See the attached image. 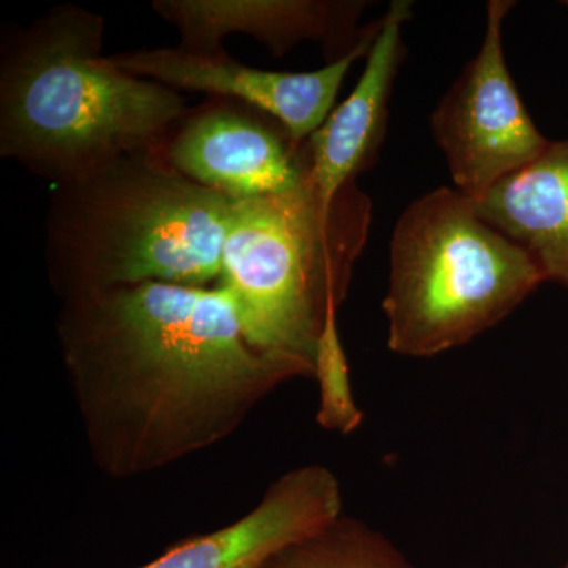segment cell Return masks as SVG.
<instances>
[{
  "instance_id": "1",
  "label": "cell",
  "mask_w": 568,
  "mask_h": 568,
  "mask_svg": "<svg viewBox=\"0 0 568 568\" xmlns=\"http://www.w3.org/2000/svg\"><path fill=\"white\" fill-rule=\"evenodd\" d=\"M62 301L63 364L93 462L111 478L216 446L301 377L250 345L220 286L149 282Z\"/></svg>"
},
{
  "instance_id": "2",
  "label": "cell",
  "mask_w": 568,
  "mask_h": 568,
  "mask_svg": "<svg viewBox=\"0 0 568 568\" xmlns=\"http://www.w3.org/2000/svg\"><path fill=\"white\" fill-rule=\"evenodd\" d=\"M104 20L59 6L3 33L0 156L55 183L162 149L186 110L181 92L102 54Z\"/></svg>"
},
{
  "instance_id": "3",
  "label": "cell",
  "mask_w": 568,
  "mask_h": 568,
  "mask_svg": "<svg viewBox=\"0 0 568 568\" xmlns=\"http://www.w3.org/2000/svg\"><path fill=\"white\" fill-rule=\"evenodd\" d=\"M162 149L55 183L44 252L62 298L149 282H220L234 200L179 173Z\"/></svg>"
},
{
  "instance_id": "4",
  "label": "cell",
  "mask_w": 568,
  "mask_h": 568,
  "mask_svg": "<svg viewBox=\"0 0 568 568\" xmlns=\"http://www.w3.org/2000/svg\"><path fill=\"white\" fill-rule=\"evenodd\" d=\"M357 183L325 203L310 183L278 196L234 200L223 287L254 349L315 377L328 316L345 301L372 224Z\"/></svg>"
},
{
  "instance_id": "5",
  "label": "cell",
  "mask_w": 568,
  "mask_h": 568,
  "mask_svg": "<svg viewBox=\"0 0 568 568\" xmlns=\"http://www.w3.org/2000/svg\"><path fill=\"white\" fill-rule=\"evenodd\" d=\"M544 282L532 257L489 226L473 200L446 186L422 194L392 235L388 347L424 358L466 345Z\"/></svg>"
},
{
  "instance_id": "6",
  "label": "cell",
  "mask_w": 568,
  "mask_h": 568,
  "mask_svg": "<svg viewBox=\"0 0 568 568\" xmlns=\"http://www.w3.org/2000/svg\"><path fill=\"white\" fill-rule=\"evenodd\" d=\"M514 6L510 0L488 3L480 51L433 112V134L455 186L473 201L549 144L526 110L504 54L503 24Z\"/></svg>"
},
{
  "instance_id": "7",
  "label": "cell",
  "mask_w": 568,
  "mask_h": 568,
  "mask_svg": "<svg viewBox=\"0 0 568 568\" xmlns=\"http://www.w3.org/2000/svg\"><path fill=\"white\" fill-rule=\"evenodd\" d=\"M179 173L231 197L278 196L308 183L305 142L271 115L234 100L189 110L162 149Z\"/></svg>"
},
{
  "instance_id": "8",
  "label": "cell",
  "mask_w": 568,
  "mask_h": 568,
  "mask_svg": "<svg viewBox=\"0 0 568 568\" xmlns=\"http://www.w3.org/2000/svg\"><path fill=\"white\" fill-rule=\"evenodd\" d=\"M381 20L369 24L357 47L323 69L290 73L254 69L234 61L226 51L215 54L156 48L106 55L119 70L168 85L174 91L203 92L234 100L271 115L294 141L305 142L334 110L336 95L351 67L372 50Z\"/></svg>"
},
{
  "instance_id": "9",
  "label": "cell",
  "mask_w": 568,
  "mask_h": 568,
  "mask_svg": "<svg viewBox=\"0 0 568 568\" xmlns=\"http://www.w3.org/2000/svg\"><path fill=\"white\" fill-rule=\"evenodd\" d=\"M338 478L321 465L284 474L252 511L205 536L183 540L140 568H261L272 556L342 517Z\"/></svg>"
},
{
  "instance_id": "10",
  "label": "cell",
  "mask_w": 568,
  "mask_h": 568,
  "mask_svg": "<svg viewBox=\"0 0 568 568\" xmlns=\"http://www.w3.org/2000/svg\"><path fill=\"white\" fill-rule=\"evenodd\" d=\"M410 14L413 3L407 0L390 3L366 54L361 80L305 141L308 183L325 203H334L343 189L375 163L386 138L388 100L405 58L403 26Z\"/></svg>"
},
{
  "instance_id": "11",
  "label": "cell",
  "mask_w": 568,
  "mask_h": 568,
  "mask_svg": "<svg viewBox=\"0 0 568 568\" xmlns=\"http://www.w3.org/2000/svg\"><path fill=\"white\" fill-rule=\"evenodd\" d=\"M364 2L323 0H156L152 9L181 33L183 51L215 54L231 33H246L276 58L305 40L342 44L351 51L361 43L355 22Z\"/></svg>"
},
{
  "instance_id": "12",
  "label": "cell",
  "mask_w": 568,
  "mask_h": 568,
  "mask_svg": "<svg viewBox=\"0 0 568 568\" xmlns=\"http://www.w3.org/2000/svg\"><path fill=\"white\" fill-rule=\"evenodd\" d=\"M474 205L489 226L532 257L545 280L568 287V141L549 142Z\"/></svg>"
},
{
  "instance_id": "13",
  "label": "cell",
  "mask_w": 568,
  "mask_h": 568,
  "mask_svg": "<svg viewBox=\"0 0 568 568\" xmlns=\"http://www.w3.org/2000/svg\"><path fill=\"white\" fill-rule=\"evenodd\" d=\"M261 568H416L388 538L358 519L338 517L283 548Z\"/></svg>"
},
{
  "instance_id": "14",
  "label": "cell",
  "mask_w": 568,
  "mask_h": 568,
  "mask_svg": "<svg viewBox=\"0 0 568 568\" xmlns=\"http://www.w3.org/2000/svg\"><path fill=\"white\" fill-rule=\"evenodd\" d=\"M315 377L320 383L321 402L317 422L325 429L343 435L354 432L364 420L351 390L349 368L338 332V312L325 323L317 346Z\"/></svg>"
},
{
  "instance_id": "15",
  "label": "cell",
  "mask_w": 568,
  "mask_h": 568,
  "mask_svg": "<svg viewBox=\"0 0 568 568\" xmlns=\"http://www.w3.org/2000/svg\"><path fill=\"white\" fill-rule=\"evenodd\" d=\"M566 7H568V0H567V2H566Z\"/></svg>"
},
{
  "instance_id": "16",
  "label": "cell",
  "mask_w": 568,
  "mask_h": 568,
  "mask_svg": "<svg viewBox=\"0 0 568 568\" xmlns=\"http://www.w3.org/2000/svg\"><path fill=\"white\" fill-rule=\"evenodd\" d=\"M564 568H568V564H567V566H566V567H564Z\"/></svg>"
},
{
  "instance_id": "17",
  "label": "cell",
  "mask_w": 568,
  "mask_h": 568,
  "mask_svg": "<svg viewBox=\"0 0 568 568\" xmlns=\"http://www.w3.org/2000/svg\"><path fill=\"white\" fill-rule=\"evenodd\" d=\"M568 564V562H567Z\"/></svg>"
}]
</instances>
